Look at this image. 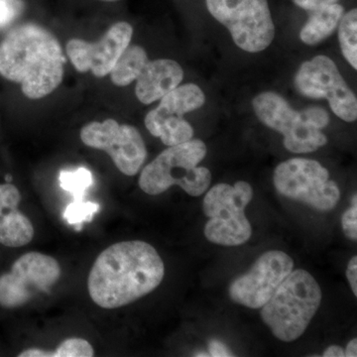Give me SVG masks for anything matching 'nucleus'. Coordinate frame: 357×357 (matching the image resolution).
Masks as SVG:
<instances>
[{"label": "nucleus", "instance_id": "obj_1", "mask_svg": "<svg viewBox=\"0 0 357 357\" xmlns=\"http://www.w3.org/2000/svg\"><path fill=\"white\" fill-rule=\"evenodd\" d=\"M165 266L151 244L141 241L112 244L96 258L88 278L89 297L103 309L128 306L153 292Z\"/></svg>", "mask_w": 357, "mask_h": 357}, {"label": "nucleus", "instance_id": "obj_2", "mask_svg": "<svg viewBox=\"0 0 357 357\" xmlns=\"http://www.w3.org/2000/svg\"><path fill=\"white\" fill-rule=\"evenodd\" d=\"M64 64L57 38L34 23L13 28L0 43V76L20 84L30 100L45 98L60 86Z\"/></svg>", "mask_w": 357, "mask_h": 357}, {"label": "nucleus", "instance_id": "obj_3", "mask_svg": "<svg viewBox=\"0 0 357 357\" xmlns=\"http://www.w3.org/2000/svg\"><path fill=\"white\" fill-rule=\"evenodd\" d=\"M321 302V287L306 270L291 272L262 307L261 318L274 337L285 342L298 340Z\"/></svg>", "mask_w": 357, "mask_h": 357}, {"label": "nucleus", "instance_id": "obj_4", "mask_svg": "<svg viewBox=\"0 0 357 357\" xmlns=\"http://www.w3.org/2000/svg\"><path fill=\"white\" fill-rule=\"evenodd\" d=\"M206 155V144L199 139L167 148L143 169L138 181L140 189L157 196L177 185L190 196H201L211 182V171L199 167Z\"/></svg>", "mask_w": 357, "mask_h": 357}, {"label": "nucleus", "instance_id": "obj_5", "mask_svg": "<svg viewBox=\"0 0 357 357\" xmlns=\"http://www.w3.org/2000/svg\"><path fill=\"white\" fill-rule=\"evenodd\" d=\"M252 197V187L243 181L234 185H213L203 202L204 215L208 218L204 230L206 239L223 246L248 243L252 229L244 210Z\"/></svg>", "mask_w": 357, "mask_h": 357}, {"label": "nucleus", "instance_id": "obj_6", "mask_svg": "<svg viewBox=\"0 0 357 357\" xmlns=\"http://www.w3.org/2000/svg\"><path fill=\"white\" fill-rule=\"evenodd\" d=\"M206 7L241 50L258 53L273 41L275 26L267 0H206Z\"/></svg>", "mask_w": 357, "mask_h": 357}, {"label": "nucleus", "instance_id": "obj_7", "mask_svg": "<svg viewBox=\"0 0 357 357\" xmlns=\"http://www.w3.org/2000/svg\"><path fill=\"white\" fill-rule=\"evenodd\" d=\"M273 183L282 196L318 211L333 210L340 202V188L316 160L293 158L279 164Z\"/></svg>", "mask_w": 357, "mask_h": 357}, {"label": "nucleus", "instance_id": "obj_8", "mask_svg": "<svg viewBox=\"0 0 357 357\" xmlns=\"http://www.w3.org/2000/svg\"><path fill=\"white\" fill-rule=\"evenodd\" d=\"M252 107L264 126L284 136V146L293 153H311L328 143L326 134L312 126L302 112L294 110L279 93H260L253 98Z\"/></svg>", "mask_w": 357, "mask_h": 357}, {"label": "nucleus", "instance_id": "obj_9", "mask_svg": "<svg viewBox=\"0 0 357 357\" xmlns=\"http://www.w3.org/2000/svg\"><path fill=\"white\" fill-rule=\"evenodd\" d=\"M295 86L303 96L328 100L333 114L347 122L357 119V100L332 59L321 55L300 66Z\"/></svg>", "mask_w": 357, "mask_h": 357}, {"label": "nucleus", "instance_id": "obj_10", "mask_svg": "<svg viewBox=\"0 0 357 357\" xmlns=\"http://www.w3.org/2000/svg\"><path fill=\"white\" fill-rule=\"evenodd\" d=\"M61 277V267L52 256L28 252L13 263L11 270L0 276V307L24 306L39 293L47 292Z\"/></svg>", "mask_w": 357, "mask_h": 357}, {"label": "nucleus", "instance_id": "obj_11", "mask_svg": "<svg viewBox=\"0 0 357 357\" xmlns=\"http://www.w3.org/2000/svg\"><path fill=\"white\" fill-rule=\"evenodd\" d=\"M79 136L86 146L107 152L124 175L135 176L146 160L144 140L132 126L119 124L114 119L93 121L82 128Z\"/></svg>", "mask_w": 357, "mask_h": 357}, {"label": "nucleus", "instance_id": "obj_12", "mask_svg": "<svg viewBox=\"0 0 357 357\" xmlns=\"http://www.w3.org/2000/svg\"><path fill=\"white\" fill-rule=\"evenodd\" d=\"M293 267L292 258L283 251H267L256 260L248 273L230 284V298L241 306L259 309L273 296L293 271Z\"/></svg>", "mask_w": 357, "mask_h": 357}, {"label": "nucleus", "instance_id": "obj_13", "mask_svg": "<svg viewBox=\"0 0 357 357\" xmlns=\"http://www.w3.org/2000/svg\"><path fill=\"white\" fill-rule=\"evenodd\" d=\"M133 28L128 22H117L96 43L82 39H72L66 46V53L77 72L93 73V76L103 77L130 45Z\"/></svg>", "mask_w": 357, "mask_h": 357}, {"label": "nucleus", "instance_id": "obj_14", "mask_svg": "<svg viewBox=\"0 0 357 357\" xmlns=\"http://www.w3.org/2000/svg\"><path fill=\"white\" fill-rule=\"evenodd\" d=\"M20 201L15 185H0V243L7 248H22L34 237L32 222L18 210Z\"/></svg>", "mask_w": 357, "mask_h": 357}, {"label": "nucleus", "instance_id": "obj_15", "mask_svg": "<svg viewBox=\"0 0 357 357\" xmlns=\"http://www.w3.org/2000/svg\"><path fill=\"white\" fill-rule=\"evenodd\" d=\"M184 79V70L171 59H158L148 62L136 79L135 95L143 105L161 100L177 88Z\"/></svg>", "mask_w": 357, "mask_h": 357}, {"label": "nucleus", "instance_id": "obj_16", "mask_svg": "<svg viewBox=\"0 0 357 357\" xmlns=\"http://www.w3.org/2000/svg\"><path fill=\"white\" fill-rule=\"evenodd\" d=\"M144 123L148 131L168 147L187 142L194 136L191 124L178 115L160 114L152 109L145 116Z\"/></svg>", "mask_w": 357, "mask_h": 357}, {"label": "nucleus", "instance_id": "obj_17", "mask_svg": "<svg viewBox=\"0 0 357 357\" xmlns=\"http://www.w3.org/2000/svg\"><path fill=\"white\" fill-rule=\"evenodd\" d=\"M312 13L300 33L301 40L310 46L321 43L335 32L344 15V8L335 3Z\"/></svg>", "mask_w": 357, "mask_h": 357}, {"label": "nucleus", "instance_id": "obj_18", "mask_svg": "<svg viewBox=\"0 0 357 357\" xmlns=\"http://www.w3.org/2000/svg\"><path fill=\"white\" fill-rule=\"evenodd\" d=\"M154 112L160 114L183 115L201 109L206 102L203 89L195 84H185L174 89L161 98Z\"/></svg>", "mask_w": 357, "mask_h": 357}, {"label": "nucleus", "instance_id": "obj_19", "mask_svg": "<svg viewBox=\"0 0 357 357\" xmlns=\"http://www.w3.org/2000/svg\"><path fill=\"white\" fill-rule=\"evenodd\" d=\"M148 62L149 60L146 51L142 47L129 45L110 70L112 84L117 86H126L132 84L140 76Z\"/></svg>", "mask_w": 357, "mask_h": 357}, {"label": "nucleus", "instance_id": "obj_20", "mask_svg": "<svg viewBox=\"0 0 357 357\" xmlns=\"http://www.w3.org/2000/svg\"><path fill=\"white\" fill-rule=\"evenodd\" d=\"M338 40L342 55L349 65L357 69V10L351 9L342 15L338 24Z\"/></svg>", "mask_w": 357, "mask_h": 357}, {"label": "nucleus", "instance_id": "obj_21", "mask_svg": "<svg viewBox=\"0 0 357 357\" xmlns=\"http://www.w3.org/2000/svg\"><path fill=\"white\" fill-rule=\"evenodd\" d=\"M95 351L88 340L84 338L72 337L64 340L55 351L44 349H30L21 352L20 357H91Z\"/></svg>", "mask_w": 357, "mask_h": 357}, {"label": "nucleus", "instance_id": "obj_22", "mask_svg": "<svg viewBox=\"0 0 357 357\" xmlns=\"http://www.w3.org/2000/svg\"><path fill=\"white\" fill-rule=\"evenodd\" d=\"M60 185L65 191L69 192L75 199H84V194L93 184V175L86 168H79L75 171H61L59 175Z\"/></svg>", "mask_w": 357, "mask_h": 357}, {"label": "nucleus", "instance_id": "obj_23", "mask_svg": "<svg viewBox=\"0 0 357 357\" xmlns=\"http://www.w3.org/2000/svg\"><path fill=\"white\" fill-rule=\"evenodd\" d=\"M98 210V204L84 202V199H75L66 208L65 218L70 225H76L79 229L84 222H89Z\"/></svg>", "mask_w": 357, "mask_h": 357}, {"label": "nucleus", "instance_id": "obj_24", "mask_svg": "<svg viewBox=\"0 0 357 357\" xmlns=\"http://www.w3.org/2000/svg\"><path fill=\"white\" fill-rule=\"evenodd\" d=\"M24 9L22 0H0V31L20 17Z\"/></svg>", "mask_w": 357, "mask_h": 357}, {"label": "nucleus", "instance_id": "obj_25", "mask_svg": "<svg viewBox=\"0 0 357 357\" xmlns=\"http://www.w3.org/2000/svg\"><path fill=\"white\" fill-rule=\"evenodd\" d=\"M342 230L351 241H357V196L352 197L351 206L345 211L342 218Z\"/></svg>", "mask_w": 357, "mask_h": 357}, {"label": "nucleus", "instance_id": "obj_26", "mask_svg": "<svg viewBox=\"0 0 357 357\" xmlns=\"http://www.w3.org/2000/svg\"><path fill=\"white\" fill-rule=\"evenodd\" d=\"M303 116L314 128L321 129L326 128L330 123V115L325 109L321 107H310L303 109Z\"/></svg>", "mask_w": 357, "mask_h": 357}, {"label": "nucleus", "instance_id": "obj_27", "mask_svg": "<svg viewBox=\"0 0 357 357\" xmlns=\"http://www.w3.org/2000/svg\"><path fill=\"white\" fill-rule=\"evenodd\" d=\"M296 6L305 10L316 11L332 4L337 3L340 0H293Z\"/></svg>", "mask_w": 357, "mask_h": 357}, {"label": "nucleus", "instance_id": "obj_28", "mask_svg": "<svg viewBox=\"0 0 357 357\" xmlns=\"http://www.w3.org/2000/svg\"><path fill=\"white\" fill-rule=\"evenodd\" d=\"M210 356L213 357H229L234 356V354L220 340H211L210 344H208V356Z\"/></svg>", "mask_w": 357, "mask_h": 357}, {"label": "nucleus", "instance_id": "obj_29", "mask_svg": "<svg viewBox=\"0 0 357 357\" xmlns=\"http://www.w3.org/2000/svg\"><path fill=\"white\" fill-rule=\"evenodd\" d=\"M347 277L349 279L352 292L357 296V257L354 256L347 265Z\"/></svg>", "mask_w": 357, "mask_h": 357}, {"label": "nucleus", "instance_id": "obj_30", "mask_svg": "<svg viewBox=\"0 0 357 357\" xmlns=\"http://www.w3.org/2000/svg\"><path fill=\"white\" fill-rule=\"evenodd\" d=\"M323 356L325 357H344L345 356L344 349L338 345H332L324 351Z\"/></svg>", "mask_w": 357, "mask_h": 357}, {"label": "nucleus", "instance_id": "obj_31", "mask_svg": "<svg viewBox=\"0 0 357 357\" xmlns=\"http://www.w3.org/2000/svg\"><path fill=\"white\" fill-rule=\"evenodd\" d=\"M345 356L356 357L357 356V340L354 338L347 344V349L344 351Z\"/></svg>", "mask_w": 357, "mask_h": 357}, {"label": "nucleus", "instance_id": "obj_32", "mask_svg": "<svg viewBox=\"0 0 357 357\" xmlns=\"http://www.w3.org/2000/svg\"><path fill=\"white\" fill-rule=\"evenodd\" d=\"M102 1H117V0H102Z\"/></svg>", "mask_w": 357, "mask_h": 357}]
</instances>
